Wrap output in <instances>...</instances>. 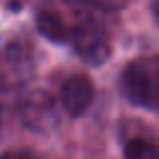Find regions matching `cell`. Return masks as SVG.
Returning a JSON list of instances; mask_svg holds the SVG:
<instances>
[{
  "mask_svg": "<svg viewBox=\"0 0 159 159\" xmlns=\"http://www.w3.org/2000/svg\"><path fill=\"white\" fill-rule=\"evenodd\" d=\"M36 28H38L39 34L50 39L52 43H57V45L70 43L72 29L63 22L60 16L53 14V12H39L38 17H36Z\"/></svg>",
  "mask_w": 159,
  "mask_h": 159,
  "instance_id": "6",
  "label": "cell"
},
{
  "mask_svg": "<svg viewBox=\"0 0 159 159\" xmlns=\"http://www.w3.org/2000/svg\"><path fill=\"white\" fill-rule=\"evenodd\" d=\"M94 99V84L84 74H74L63 82L60 91L62 106L70 116H82Z\"/></svg>",
  "mask_w": 159,
  "mask_h": 159,
  "instance_id": "5",
  "label": "cell"
},
{
  "mask_svg": "<svg viewBox=\"0 0 159 159\" xmlns=\"http://www.w3.org/2000/svg\"><path fill=\"white\" fill-rule=\"evenodd\" d=\"M70 33V43L77 55L86 63L93 67H99L110 58L111 46L106 38L104 29L93 19H82L79 21Z\"/></svg>",
  "mask_w": 159,
  "mask_h": 159,
  "instance_id": "2",
  "label": "cell"
},
{
  "mask_svg": "<svg viewBox=\"0 0 159 159\" xmlns=\"http://www.w3.org/2000/svg\"><path fill=\"white\" fill-rule=\"evenodd\" d=\"M123 159H159V147L145 139H132L123 147Z\"/></svg>",
  "mask_w": 159,
  "mask_h": 159,
  "instance_id": "7",
  "label": "cell"
},
{
  "mask_svg": "<svg viewBox=\"0 0 159 159\" xmlns=\"http://www.w3.org/2000/svg\"><path fill=\"white\" fill-rule=\"evenodd\" d=\"M0 159H28V157L21 156V154H16V152H7V154L0 156Z\"/></svg>",
  "mask_w": 159,
  "mask_h": 159,
  "instance_id": "9",
  "label": "cell"
},
{
  "mask_svg": "<svg viewBox=\"0 0 159 159\" xmlns=\"http://www.w3.org/2000/svg\"><path fill=\"white\" fill-rule=\"evenodd\" d=\"M120 89L132 104L156 110L159 106L157 58H137L127 63L120 75Z\"/></svg>",
  "mask_w": 159,
  "mask_h": 159,
  "instance_id": "1",
  "label": "cell"
},
{
  "mask_svg": "<svg viewBox=\"0 0 159 159\" xmlns=\"http://www.w3.org/2000/svg\"><path fill=\"white\" fill-rule=\"evenodd\" d=\"M33 57L19 41L0 45V89H14L33 75Z\"/></svg>",
  "mask_w": 159,
  "mask_h": 159,
  "instance_id": "3",
  "label": "cell"
},
{
  "mask_svg": "<svg viewBox=\"0 0 159 159\" xmlns=\"http://www.w3.org/2000/svg\"><path fill=\"white\" fill-rule=\"evenodd\" d=\"M19 116L29 130H52L58 121L55 99L52 94L43 89L29 91L28 94L22 96L21 103H19Z\"/></svg>",
  "mask_w": 159,
  "mask_h": 159,
  "instance_id": "4",
  "label": "cell"
},
{
  "mask_svg": "<svg viewBox=\"0 0 159 159\" xmlns=\"http://www.w3.org/2000/svg\"><path fill=\"white\" fill-rule=\"evenodd\" d=\"M152 14H154L156 21L159 24V0H152Z\"/></svg>",
  "mask_w": 159,
  "mask_h": 159,
  "instance_id": "10",
  "label": "cell"
},
{
  "mask_svg": "<svg viewBox=\"0 0 159 159\" xmlns=\"http://www.w3.org/2000/svg\"><path fill=\"white\" fill-rule=\"evenodd\" d=\"M9 5H11L12 11H19V9H21V4H19V2H11Z\"/></svg>",
  "mask_w": 159,
  "mask_h": 159,
  "instance_id": "11",
  "label": "cell"
},
{
  "mask_svg": "<svg viewBox=\"0 0 159 159\" xmlns=\"http://www.w3.org/2000/svg\"><path fill=\"white\" fill-rule=\"evenodd\" d=\"M157 63H159V57H157Z\"/></svg>",
  "mask_w": 159,
  "mask_h": 159,
  "instance_id": "12",
  "label": "cell"
},
{
  "mask_svg": "<svg viewBox=\"0 0 159 159\" xmlns=\"http://www.w3.org/2000/svg\"><path fill=\"white\" fill-rule=\"evenodd\" d=\"M98 7H104V9H118L123 7L125 0H89Z\"/></svg>",
  "mask_w": 159,
  "mask_h": 159,
  "instance_id": "8",
  "label": "cell"
}]
</instances>
